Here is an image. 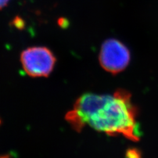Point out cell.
I'll return each mask as SVG.
<instances>
[{
    "label": "cell",
    "mask_w": 158,
    "mask_h": 158,
    "mask_svg": "<svg viewBox=\"0 0 158 158\" xmlns=\"http://www.w3.org/2000/svg\"><path fill=\"white\" fill-rule=\"evenodd\" d=\"M65 119L78 132L88 125L110 136L122 135L135 142L140 138L136 107L131 94L122 89L113 95L85 94L77 99Z\"/></svg>",
    "instance_id": "cell-1"
},
{
    "label": "cell",
    "mask_w": 158,
    "mask_h": 158,
    "mask_svg": "<svg viewBox=\"0 0 158 158\" xmlns=\"http://www.w3.org/2000/svg\"><path fill=\"white\" fill-rule=\"evenodd\" d=\"M21 61L23 68L31 77H47L56 63L53 53L46 47L28 48L21 53Z\"/></svg>",
    "instance_id": "cell-2"
},
{
    "label": "cell",
    "mask_w": 158,
    "mask_h": 158,
    "mask_svg": "<svg viewBox=\"0 0 158 158\" xmlns=\"http://www.w3.org/2000/svg\"><path fill=\"white\" fill-rule=\"evenodd\" d=\"M99 60L103 69L116 75L128 65L131 53L124 44L117 39L110 38L102 44Z\"/></svg>",
    "instance_id": "cell-3"
},
{
    "label": "cell",
    "mask_w": 158,
    "mask_h": 158,
    "mask_svg": "<svg viewBox=\"0 0 158 158\" xmlns=\"http://www.w3.org/2000/svg\"><path fill=\"white\" fill-rule=\"evenodd\" d=\"M127 157L128 158H140L138 153L135 150H130L127 152Z\"/></svg>",
    "instance_id": "cell-4"
},
{
    "label": "cell",
    "mask_w": 158,
    "mask_h": 158,
    "mask_svg": "<svg viewBox=\"0 0 158 158\" xmlns=\"http://www.w3.org/2000/svg\"><path fill=\"white\" fill-rule=\"evenodd\" d=\"M9 2L10 0H0V9H2L5 7H6Z\"/></svg>",
    "instance_id": "cell-5"
}]
</instances>
